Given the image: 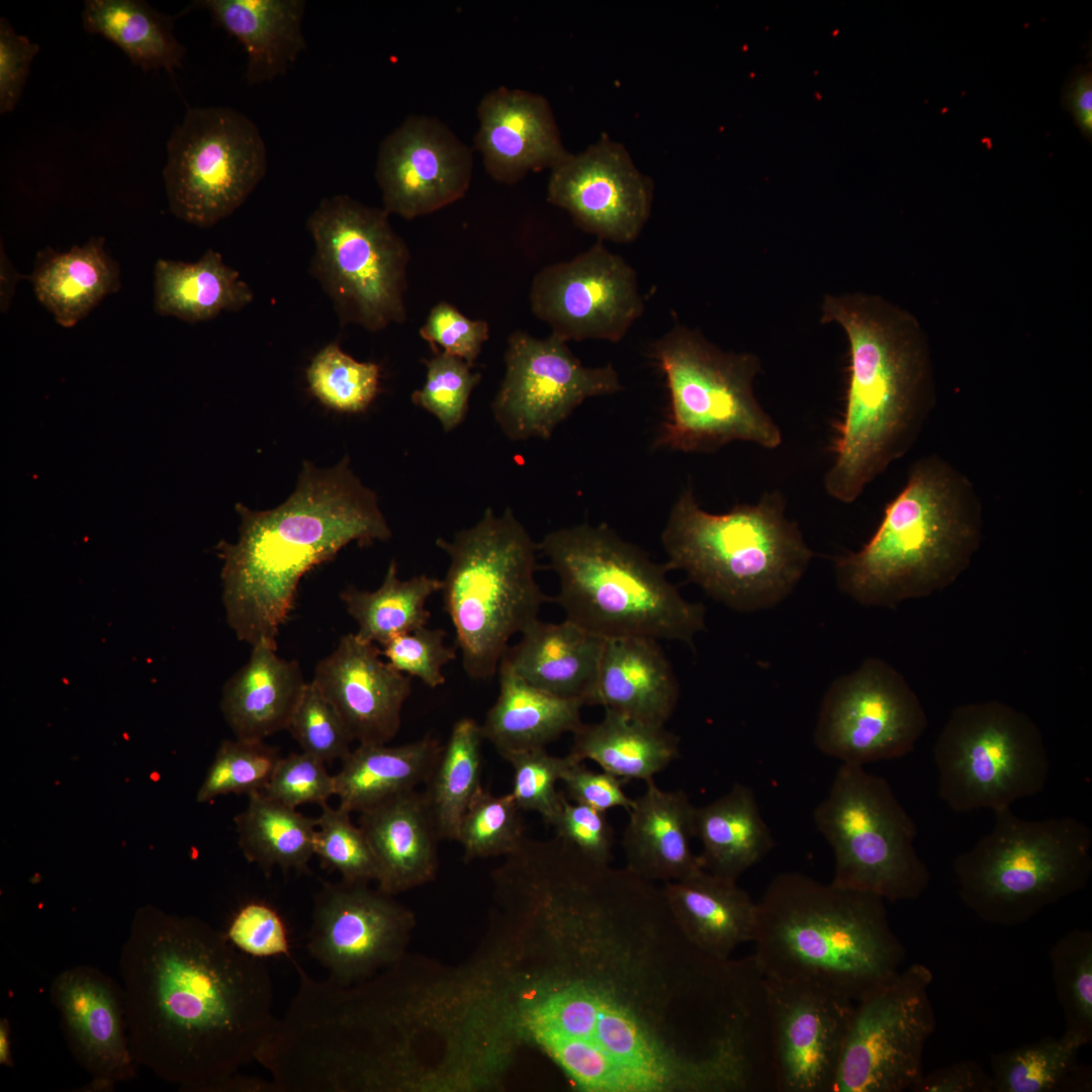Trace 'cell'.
<instances>
[{
	"label": "cell",
	"mask_w": 1092,
	"mask_h": 1092,
	"mask_svg": "<svg viewBox=\"0 0 1092 1092\" xmlns=\"http://www.w3.org/2000/svg\"><path fill=\"white\" fill-rule=\"evenodd\" d=\"M506 905L509 1018L583 1092H764L774 1065L754 956L684 934L662 887L554 836L524 850Z\"/></svg>",
	"instance_id": "1"
},
{
	"label": "cell",
	"mask_w": 1092,
	"mask_h": 1092,
	"mask_svg": "<svg viewBox=\"0 0 1092 1092\" xmlns=\"http://www.w3.org/2000/svg\"><path fill=\"white\" fill-rule=\"evenodd\" d=\"M119 971L135 1063L183 1091L256 1062L278 1022L264 960L199 918L140 908Z\"/></svg>",
	"instance_id": "2"
},
{
	"label": "cell",
	"mask_w": 1092,
	"mask_h": 1092,
	"mask_svg": "<svg viewBox=\"0 0 1092 1092\" xmlns=\"http://www.w3.org/2000/svg\"><path fill=\"white\" fill-rule=\"evenodd\" d=\"M235 543L216 546L222 559V603L239 640L277 648L301 577L351 542L385 541L391 531L375 493L349 467L348 458L320 469L303 463L289 498L267 511L237 504Z\"/></svg>",
	"instance_id": "3"
},
{
	"label": "cell",
	"mask_w": 1092,
	"mask_h": 1092,
	"mask_svg": "<svg viewBox=\"0 0 1092 1092\" xmlns=\"http://www.w3.org/2000/svg\"><path fill=\"white\" fill-rule=\"evenodd\" d=\"M822 308V320L839 324L849 344L844 410L824 487L851 504L921 434L934 406L930 365L916 336L870 299L827 296Z\"/></svg>",
	"instance_id": "4"
},
{
	"label": "cell",
	"mask_w": 1092,
	"mask_h": 1092,
	"mask_svg": "<svg viewBox=\"0 0 1092 1092\" xmlns=\"http://www.w3.org/2000/svg\"><path fill=\"white\" fill-rule=\"evenodd\" d=\"M982 535L974 483L941 456H923L870 540L834 560L836 581L861 605L895 608L951 585L970 566Z\"/></svg>",
	"instance_id": "5"
},
{
	"label": "cell",
	"mask_w": 1092,
	"mask_h": 1092,
	"mask_svg": "<svg viewBox=\"0 0 1092 1092\" xmlns=\"http://www.w3.org/2000/svg\"><path fill=\"white\" fill-rule=\"evenodd\" d=\"M753 942L765 978L818 980L854 1001L905 958L883 898L796 872L777 875L757 901Z\"/></svg>",
	"instance_id": "6"
},
{
	"label": "cell",
	"mask_w": 1092,
	"mask_h": 1092,
	"mask_svg": "<svg viewBox=\"0 0 1092 1092\" xmlns=\"http://www.w3.org/2000/svg\"><path fill=\"white\" fill-rule=\"evenodd\" d=\"M779 490L757 504L736 505L729 512L703 510L692 487L672 506L661 544L669 569L729 608L751 612L784 600L807 570L813 551L798 525L786 516Z\"/></svg>",
	"instance_id": "7"
},
{
	"label": "cell",
	"mask_w": 1092,
	"mask_h": 1092,
	"mask_svg": "<svg viewBox=\"0 0 1092 1092\" xmlns=\"http://www.w3.org/2000/svg\"><path fill=\"white\" fill-rule=\"evenodd\" d=\"M559 579L554 601L566 618L605 638L641 637L693 644L705 628V608L669 581L652 561L609 526L579 524L537 543Z\"/></svg>",
	"instance_id": "8"
},
{
	"label": "cell",
	"mask_w": 1092,
	"mask_h": 1092,
	"mask_svg": "<svg viewBox=\"0 0 1092 1092\" xmlns=\"http://www.w3.org/2000/svg\"><path fill=\"white\" fill-rule=\"evenodd\" d=\"M436 545L450 561L441 592L463 668L473 679H487L509 640L548 600L535 578L537 543L508 508L502 516L487 509L474 526Z\"/></svg>",
	"instance_id": "9"
},
{
	"label": "cell",
	"mask_w": 1092,
	"mask_h": 1092,
	"mask_svg": "<svg viewBox=\"0 0 1092 1092\" xmlns=\"http://www.w3.org/2000/svg\"><path fill=\"white\" fill-rule=\"evenodd\" d=\"M993 813L990 832L952 866L959 896L978 918L1018 926L1087 886L1088 825L1074 817L1026 820L1011 807Z\"/></svg>",
	"instance_id": "10"
},
{
	"label": "cell",
	"mask_w": 1092,
	"mask_h": 1092,
	"mask_svg": "<svg viewBox=\"0 0 1092 1092\" xmlns=\"http://www.w3.org/2000/svg\"><path fill=\"white\" fill-rule=\"evenodd\" d=\"M668 395L655 445L685 453H711L732 442L776 449L779 425L756 399L760 370L750 353L723 351L700 332L676 325L652 345Z\"/></svg>",
	"instance_id": "11"
},
{
	"label": "cell",
	"mask_w": 1092,
	"mask_h": 1092,
	"mask_svg": "<svg viewBox=\"0 0 1092 1092\" xmlns=\"http://www.w3.org/2000/svg\"><path fill=\"white\" fill-rule=\"evenodd\" d=\"M813 821L832 849L834 885L886 902L915 900L929 886L916 825L883 777L841 763Z\"/></svg>",
	"instance_id": "12"
},
{
	"label": "cell",
	"mask_w": 1092,
	"mask_h": 1092,
	"mask_svg": "<svg viewBox=\"0 0 1092 1092\" xmlns=\"http://www.w3.org/2000/svg\"><path fill=\"white\" fill-rule=\"evenodd\" d=\"M306 229L314 244L309 272L342 325L379 332L406 321L411 254L383 207L334 195L321 200Z\"/></svg>",
	"instance_id": "13"
},
{
	"label": "cell",
	"mask_w": 1092,
	"mask_h": 1092,
	"mask_svg": "<svg viewBox=\"0 0 1092 1092\" xmlns=\"http://www.w3.org/2000/svg\"><path fill=\"white\" fill-rule=\"evenodd\" d=\"M932 753L938 795L956 812L1009 808L1039 794L1050 774L1036 723L1000 701L956 707Z\"/></svg>",
	"instance_id": "14"
},
{
	"label": "cell",
	"mask_w": 1092,
	"mask_h": 1092,
	"mask_svg": "<svg viewBox=\"0 0 1092 1092\" xmlns=\"http://www.w3.org/2000/svg\"><path fill=\"white\" fill-rule=\"evenodd\" d=\"M266 171L265 142L251 118L229 107L189 108L167 144L170 211L210 228L242 206Z\"/></svg>",
	"instance_id": "15"
},
{
	"label": "cell",
	"mask_w": 1092,
	"mask_h": 1092,
	"mask_svg": "<svg viewBox=\"0 0 1092 1092\" xmlns=\"http://www.w3.org/2000/svg\"><path fill=\"white\" fill-rule=\"evenodd\" d=\"M932 980L915 963L855 1001L832 1092L911 1091L936 1026Z\"/></svg>",
	"instance_id": "16"
},
{
	"label": "cell",
	"mask_w": 1092,
	"mask_h": 1092,
	"mask_svg": "<svg viewBox=\"0 0 1092 1092\" xmlns=\"http://www.w3.org/2000/svg\"><path fill=\"white\" fill-rule=\"evenodd\" d=\"M922 703L904 676L878 657L838 677L818 713L814 743L841 763H867L910 753L927 728Z\"/></svg>",
	"instance_id": "17"
},
{
	"label": "cell",
	"mask_w": 1092,
	"mask_h": 1092,
	"mask_svg": "<svg viewBox=\"0 0 1092 1092\" xmlns=\"http://www.w3.org/2000/svg\"><path fill=\"white\" fill-rule=\"evenodd\" d=\"M506 373L492 414L513 441L549 439L584 400L623 389L612 364L584 366L567 343L516 331L508 339Z\"/></svg>",
	"instance_id": "18"
},
{
	"label": "cell",
	"mask_w": 1092,
	"mask_h": 1092,
	"mask_svg": "<svg viewBox=\"0 0 1092 1092\" xmlns=\"http://www.w3.org/2000/svg\"><path fill=\"white\" fill-rule=\"evenodd\" d=\"M530 305L566 343H618L645 308L636 271L602 241L569 261L543 267L532 280Z\"/></svg>",
	"instance_id": "19"
},
{
	"label": "cell",
	"mask_w": 1092,
	"mask_h": 1092,
	"mask_svg": "<svg viewBox=\"0 0 1092 1092\" xmlns=\"http://www.w3.org/2000/svg\"><path fill=\"white\" fill-rule=\"evenodd\" d=\"M776 1091L832 1092L855 1001L814 979L765 978Z\"/></svg>",
	"instance_id": "20"
},
{
	"label": "cell",
	"mask_w": 1092,
	"mask_h": 1092,
	"mask_svg": "<svg viewBox=\"0 0 1092 1092\" xmlns=\"http://www.w3.org/2000/svg\"><path fill=\"white\" fill-rule=\"evenodd\" d=\"M413 912L368 884L326 883L314 897L307 949L334 982L348 986L399 962Z\"/></svg>",
	"instance_id": "21"
},
{
	"label": "cell",
	"mask_w": 1092,
	"mask_h": 1092,
	"mask_svg": "<svg viewBox=\"0 0 1092 1092\" xmlns=\"http://www.w3.org/2000/svg\"><path fill=\"white\" fill-rule=\"evenodd\" d=\"M472 169L471 149L444 122L412 114L378 148L382 207L405 219L435 212L465 196Z\"/></svg>",
	"instance_id": "22"
},
{
	"label": "cell",
	"mask_w": 1092,
	"mask_h": 1092,
	"mask_svg": "<svg viewBox=\"0 0 1092 1092\" xmlns=\"http://www.w3.org/2000/svg\"><path fill=\"white\" fill-rule=\"evenodd\" d=\"M547 200L599 241L628 244L646 224L653 183L625 148L608 136L550 169Z\"/></svg>",
	"instance_id": "23"
},
{
	"label": "cell",
	"mask_w": 1092,
	"mask_h": 1092,
	"mask_svg": "<svg viewBox=\"0 0 1092 1092\" xmlns=\"http://www.w3.org/2000/svg\"><path fill=\"white\" fill-rule=\"evenodd\" d=\"M50 993L69 1049L92 1082L109 1091L133 1079L138 1064L129 1046L121 985L96 968L76 966L54 979Z\"/></svg>",
	"instance_id": "24"
},
{
	"label": "cell",
	"mask_w": 1092,
	"mask_h": 1092,
	"mask_svg": "<svg viewBox=\"0 0 1092 1092\" xmlns=\"http://www.w3.org/2000/svg\"><path fill=\"white\" fill-rule=\"evenodd\" d=\"M377 644L344 635L315 666L312 682L335 708L354 741L387 744L397 734L412 693L411 677L381 658Z\"/></svg>",
	"instance_id": "25"
},
{
	"label": "cell",
	"mask_w": 1092,
	"mask_h": 1092,
	"mask_svg": "<svg viewBox=\"0 0 1092 1092\" xmlns=\"http://www.w3.org/2000/svg\"><path fill=\"white\" fill-rule=\"evenodd\" d=\"M476 113L474 147L498 183L515 184L569 155L550 104L540 94L500 86L482 96Z\"/></svg>",
	"instance_id": "26"
},
{
	"label": "cell",
	"mask_w": 1092,
	"mask_h": 1092,
	"mask_svg": "<svg viewBox=\"0 0 1092 1092\" xmlns=\"http://www.w3.org/2000/svg\"><path fill=\"white\" fill-rule=\"evenodd\" d=\"M358 825L375 858L379 890L394 896L436 878L441 838L424 791H406L360 812Z\"/></svg>",
	"instance_id": "27"
},
{
	"label": "cell",
	"mask_w": 1092,
	"mask_h": 1092,
	"mask_svg": "<svg viewBox=\"0 0 1092 1092\" xmlns=\"http://www.w3.org/2000/svg\"><path fill=\"white\" fill-rule=\"evenodd\" d=\"M634 799L621 845L626 868L650 882L686 879L702 867L691 847L695 808L682 790L665 791L654 779Z\"/></svg>",
	"instance_id": "28"
},
{
	"label": "cell",
	"mask_w": 1092,
	"mask_h": 1092,
	"mask_svg": "<svg viewBox=\"0 0 1092 1092\" xmlns=\"http://www.w3.org/2000/svg\"><path fill=\"white\" fill-rule=\"evenodd\" d=\"M679 697L671 665L657 640L607 639L587 705H599L645 723L664 726Z\"/></svg>",
	"instance_id": "29"
},
{
	"label": "cell",
	"mask_w": 1092,
	"mask_h": 1092,
	"mask_svg": "<svg viewBox=\"0 0 1092 1092\" xmlns=\"http://www.w3.org/2000/svg\"><path fill=\"white\" fill-rule=\"evenodd\" d=\"M520 634L503 656L512 669L541 691L587 705L607 639L567 618L560 623L537 618Z\"/></svg>",
	"instance_id": "30"
},
{
	"label": "cell",
	"mask_w": 1092,
	"mask_h": 1092,
	"mask_svg": "<svg viewBox=\"0 0 1092 1092\" xmlns=\"http://www.w3.org/2000/svg\"><path fill=\"white\" fill-rule=\"evenodd\" d=\"M661 887L679 928L702 951L726 960L754 941L757 901L737 881L702 870Z\"/></svg>",
	"instance_id": "31"
},
{
	"label": "cell",
	"mask_w": 1092,
	"mask_h": 1092,
	"mask_svg": "<svg viewBox=\"0 0 1092 1092\" xmlns=\"http://www.w3.org/2000/svg\"><path fill=\"white\" fill-rule=\"evenodd\" d=\"M193 6L209 12L214 24L244 47L249 85L284 76L306 49L303 0H202Z\"/></svg>",
	"instance_id": "32"
},
{
	"label": "cell",
	"mask_w": 1092,
	"mask_h": 1092,
	"mask_svg": "<svg viewBox=\"0 0 1092 1092\" xmlns=\"http://www.w3.org/2000/svg\"><path fill=\"white\" fill-rule=\"evenodd\" d=\"M276 650L264 643L252 646L247 663L222 688L220 709L238 739L264 740L288 728L306 681L298 662Z\"/></svg>",
	"instance_id": "33"
},
{
	"label": "cell",
	"mask_w": 1092,
	"mask_h": 1092,
	"mask_svg": "<svg viewBox=\"0 0 1092 1092\" xmlns=\"http://www.w3.org/2000/svg\"><path fill=\"white\" fill-rule=\"evenodd\" d=\"M28 279L38 302L64 328L77 325L121 286L119 264L101 237L66 252L39 250Z\"/></svg>",
	"instance_id": "34"
},
{
	"label": "cell",
	"mask_w": 1092,
	"mask_h": 1092,
	"mask_svg": "<svg viewBox=\"0 0 1092 1092\" xmlns=\"http://www.w3.org/2000/svg\"><path fill=\"white\" fill-rule=\"evenodd\" d=\"M497 671L498 696L480 729L483 739L502 757L514 751L545 748L582 724L583 700L558 697L531 686L504 658Z\"/></svg>",
	"instance_id": "35"
},
{
	"label": "cell",
	"mask_w": 1092,
	"mask_h": 1092,
	"mask_svg": "<svg viewBox=\"0 0 1092 1092\" xmlns=\"http://www.w3.org/2000/svg\"><path fill=\"white\" fill-rule=\"evenodd\" d=\"M694 833L702 844L698 854L702 869L733 881L775 845L753 790L740 783L718 799L695 808Z\"/></svg>",
	"instance_id": "36"
},
{
	"label": "cell",
	"mask_w": 1092,
	"mask_h": 1092,
	"mask_svg": "<svg viewBox=\"0 0 1092 1092\" xmlns=\"http://www.w3.org/2000/svg\"><path fill=\"white\" fill-rule=\"evenodd\" d=\"M443 746L432 735L394 746L359 744L342 759L341 769L334 776L339 807L360 813L426 784Z\"/></svg>",
	"instance_id": "37"
},
{
	"label": "cell",
	"mask_w": 1092,
	"mask_h": 1092,
	"mask_svg": "<svg viewBox=\"0 0 1092 1092\" xmlns=\"http://www.w3.org/2000/svg\"><path fill=\"white\" fill-rule=\"evenodd\" d=\"M254 299L240 272L208 249L196 262L159 259L154 269V310L189 324L239 311Z\"/></svg>",
	"instance_id": "38"
},
{
	"label": "cell",
	"mask_w": 1092,
	"mask_h": 1092,
	"mask_svg": "<svg viewBox=\"0 0 1092 1092\" xmlns=\"http://www.w3.org/2000/svg\"><path fill=\"white\" fill-rule=\"evenodd\" d=\"M572 734L571 755L627 781L652 780L679 756L676 734L609 709L601 721L582 723Z\"/></svg>",
	"instance_id": "39"
},
{
	"label": "cell",
	"mask_w": 1092,
	"mask_h": 1092,
	"mask_svg": "<svg viewBox=\"0 0 1092 1092\" xmlns=\"http://www.w3.org/2000/svg\"><path fill=\"white\" fill-rule=\"evenodd\" d=\"M86 31L121 49L144 71L182 67L186 49L174 35V21L145 1L87 0L82 12Z\"/></svg>",
	"instance_id": "40"
},
{
	"label": "cell",
	"mask_w": 1092,
	"mask_h": 1092,
	"mask_svg": "<svg viewBox=\"0 0 1092 1092\" xmlns=\"http://www.w3.org/2000/svg\"><path fill=\"white\" fill-rule=\"evenodd\" d=\"M245 810L235 817L239 846L250 862L267 870L305 871L314 854L317 819L278 802L262 791L248 796Z\"/></svg>",
	"instance_id": "41"
},
{
	"label": "cell",
	"mask_w": 1092,
	"mask_h": 1092,
	"mask_svg": "<svg viewBox=\"0 0 1092 1092\" xmlns=\"http://www.w3.org/2000/svg\"><path fill=\"white\" fill-rule=\"evenodd\" d=\"M441 588V579L426 574L399 579L393 559L378 588L349 586L340 598L358 625L355 634L382 646L395 636L427 626L431 618L428 601Z\"/></svg>",
	"instance_id": "42"
},
{
	"label": "cell",
	"mask_w": 1092,
	"mask_h": 1092,
	"mask_svg": "<svg viewBox=\"0 0 1092 1092\" xmlns=\"http://www.w3.org/2000/svg\"><path fill=\"white\" fill-rule=\"evenodd\" d=\"M1085 1043L1064 1031L990 1055L993 1092L1088 1091L1091 1072L1079 1066Z\"/></svg>",
	"instance_id": "43"
},
{
	"label": "cell",
	"mask_w": 1092,
	"mask_h": 1092,
	"mask_svg": "<svg viewBox=\"0 0 1092 1092\" xmlns=\"http://www.w3.org/2000/svg\"><path fill=\"white\" fill-rule=\"evenodd\" d=\"M480 725L461 718L452 727L424 793L441 840H457L461 819L478 790L481 774Z\"/></svg>",
	"instance_id": "44"
},
{
	"label": "cell",
	"mask_w": 1092,
	"mask_h": 1092,
	"mask_svg": "<svg viewBox=\"0 0 1092 1092\" xmlns=\"http://www.w3.org/2000/svg\"><path fill=\"white\" fill-rule=\"evenodd\" d=\"M1052 979L1065 1031L1085 1045L1092 1041V932L1075 928L1051 947Z\"/></svg>",
	"instance_id": "45"
},
{
	"label": "cell",
	"mask_w": 1092,
	"mask_h": 1092,
	"mask_svg": "<svg viewBox=\"0 0 1092 1092\" xmlns=\"http://www.w3.org/2000/svg\"><path fill=\"white\" fill-rule=\"evenodd\" d=\"M527 839L525 826L513 795H493L481 787L468 805L459 825L457 840L463 858L508 856Z\"/></svg>",
	"instance_id": "46"
},
{
	"label": "cell",
	"mask_w": 1092,
	"mask_h": 1092,
	"mask_svg": "<svg viewBox=\"0 0 1092 1092\" xmlns=\"http://www.w3.org/2000/svg\"><path fill=\"white\" fill-rule=\"evenodd\" d=\"M305 375L311 393L326 406L341 413L364 412L379 390V365L355 360L338 343L322 348Z\"/></svg>",
	"instance_id": "47"
},
{
	"label": "cell",
	"mask_w": 1092,
	"mask_h": 1092,
	"mask_svg": "<svg viewBox=\"0 0 1092 1092\" xmlns=\"http://www.w3.org/2000/svg\"><path fill=\"white\" fill-rule=\"evenodd\" d=\"M281 756L264 740H223L197 792L198 803L228 794L261 792Z\"/></svg>",
	"instance_id": "48"
},
{
	"label": "cell",
	"mask_w": 1092,
	"mask_h": 1092,
	"mask_svg": "<svg viewBox=\"0 0 1092 1092\" xmlns=\"http://www.w3.org/2000/svg\"><path fill=\"white\" fill-rule=\"evenodd\" d=\"M321 807L313 841L314 854L324 866L338 871L344 881L376 882L373 852L362 829L351 821V813L328 804Z\"/></svg>",
	"instance_id": "49"
},
{
	"label": "cell",
	"mask_w": 1092,
	"mask_h": 1092,
	"mask_svg": "<svg viewBox=\"0 0 1092 1092\" xmlns=\"http://www.w3.org/2000/svg\"><path fill=\"white\" fill-rule=\"evenodd\" d=\"M513 767V795L521 811L536 812L551 825L559 813L564 793L556 785L579 762L573 755L549 754L545 748L510 752L503 756Z\"/></svg>",
	"instance_id": "50"
},
{
	"label": "cell",
	"mask_w": 1092,
	"mask_h": 1092,
	"mask_svg": "<svg viewBox=\"0 0 1092 1092\" xmlns=\"http://www.w3.org/2000/svg\"><path fill=\"white\" fill-rule=\"evenodd\" d=\"M424 363L426 381L413 392L412 400L436 417L445 432H450L464 420L469 397L481 376L471 372V366L464 360L440 351Z\"/></svg>",
	"instance_id": "51"
},
{
	"label": "cell",
	"mask_w": 1092,
	"mask_h": 1092,
	"mask_svg": "<svg viewBox=\"0 0 1092 1092\" xmlns=\"http://www.w3.org/2000/svg\"><path fill=\"white\" fill-rule=\"evenodd\" d=\"M287 730L302 751L324 762L345 758L354 741L340 715L312 681L306 682Z\"/></svg>",
	"instance_id": "52"
},
{
	"label": "cell",
	"mask_w": 1092,
	"mask_h": 1092,
	"mask_svg": "<svg viewBox=\"0 0 1092 1092\" xmlns=\"http://www.w3.org/2000/svg\"><path fill=\"white\" fill-rule=\"evenodd\" d=\"M446 637L445 630L427 625L393 637L381 646V652L396 670L435 689L445 684L444 666L457 657Z\"/></svg>",
	"instance_id": "53"
},
{
	"label": "cell",
	"mask_w": 1092,
	"mask_h": 1092,
	"mask_svg": "<svg viewBox=\"0 0 1092 1092\" xmlns=\"http://www.w3.org/2000/svg\"><path fill=\"white\" fill-rule=\"evenodd\" d=\"M325 763L304 751L281 757L262 792L292 808L328 804L336 795V787L335 778L328 772Z\"/></svg>",
	"instance_id": "54"
},
{
	"label": "cell",
	"mask_w": 1092,
	"mask_h": 1092,
	"mask_svg": "<svg viewBox=\"0 0 1092 1092\" xmlns=\"http://www.w3.org/2000/svg\"><path fill=\"white\" fill-rule=\"evenodd\" d=\"M419 334L435 353L441 347L472 367L489 337V327L485 321L471 320L451 303L440 301L431 308Z\"/></svg>",
	"instance_id": "55"
},
{
	"label": "cell",
	"mask_w": 1092,
	"mask_h": 1092,
	"mask_svg": "<svg viewBox=\"0 0 1092 1092\" xmlns=\"http://www.w3.org/2000/svg\"><path fill=\"white\" fill-rule=\"evenodd\" d=\"M225 935L249 956L262 960L276 956L291 959L286 926L277 911L264 902L244 905L233 917Z\"/></svg>",
	"instance_id": "56"
},
{
	"label": "cell",
	"mask_w": 1092,
	"mask_h": 1092,
	"mask_svg": "<svg viewBox=\"0 0 1092 1092\" xmlns=\"http://www.w3.org/2000/svg\"><path fill=\"white\" fill-rule=\"evenodd\" d=\"M551 826L556 837L583 855L597 862L611 863L615 833L607 812L569 802L564 796L561 809Z\"/></svg>",
	"instance_id": "57"
},
{
	"label": "cell",
	"mask_w": 1092,
	"mask_h": 1092,
	"mask_svg": "<svg viewBox=\"0 0 1092 1092\" xmlns=\"http://www.w3.org/2000/svg\"><path fill=\"white\" fill-rule=\"evenodd\" d=\"M39 47L25 35H19L6 18L0 19V113L14 109L18 103L33 58Z\"/></svg>",
	"instance_id": "58"
},
{
	"label": "cell",
	"mask_w": 1092,
	"mask_h": 1092,
	"mask_svg": "<svg viewBox=\"0 0 1092 1092\" xmlns=\"http://www.w3.org/2000/svg\"><path fill=\"white\" fill-rule=\"evenodd\" d=\"M582 762H575L561 779L567 799L604 812L617 807L628 811L633 806L634 799L624 792L627 780L605 770L594 771Z\"/></svg>",
	"instance_id": "59"
},
{
	"label": "cell",
	"mask_w": 1092,
	"mask_h": 1092,
	"mask_svg": "<svg viewBox=\"0 0 1092 1092\" xmlns=\"http://www.w3.org/2000/svg\"><path fill=\"white\" fill-rule=\"evenodd\" d=\"M912 1092H993L991 1074L974 1060L923 1073Z\"/></svg>",
	"instance_id": "60"
},
{
	"label": "cell",
	"mask_w": 1092,
	"mask_h": 1092,
	"mask_svg": "<svg viewBox=\"0 0 1092 1092\" xmlns=\"http://www.w3.org/2000/svg\"><path fill=\"white\" fill-rule=\"evenodd\" d=\"M1063 106L1069 110L1081 133L1092 135V73L1090 65L1076 69L1063 94Z\"/></svg>",
	"instance_id": "61"
},
{
	"label": "cell",
	"mask_w": 1092,
	"mask_h": 1092,
	"mask_svg": "<svg viewBox=\"0 0 1092 1092\" xmlns=\"http://www.w3.org/2000/svg\"><path fill=\"white\" fill-rule=\"evenodd\" d=\"M22 278H28V276H23V275L19 274L15 270V268L13 267V265L11 264L9 259L7 258V255L5 253H3V248H1V293H0L1 301H0V304H1V311L2 312H6L8 310V308L10 306V303H11V300H12V297L14 295L16 284Z\"/></svg>",
	"instance_id": "62"
},
{
	"label": "cell",
	"mask_w": 1092,
	"mask_h": 1092,
	"mask_svg": "<svg viewBox=\"0 0 1092 1092\" xmlns=\"http://www.w3.org/2000/svg\"><path fill=\"white\" fill-rule=\"evenodd\" d=\"M10 1024L6 1018L0 1020V1064L11 1067L12 1056L10 1048Z\"/></svg>",
	"instance_id": "63"
}]
</instances>
